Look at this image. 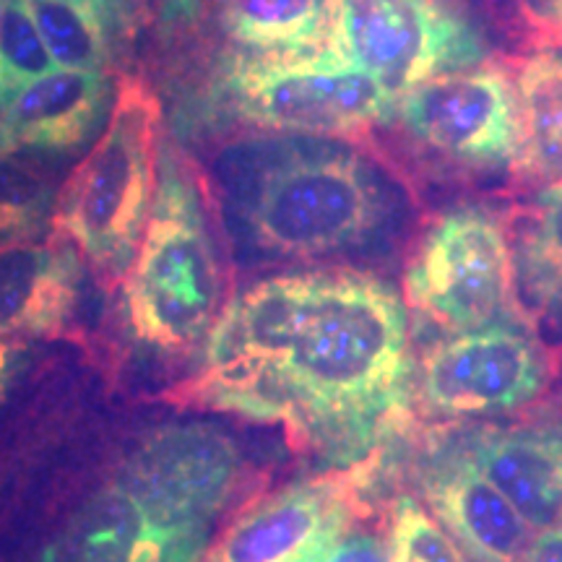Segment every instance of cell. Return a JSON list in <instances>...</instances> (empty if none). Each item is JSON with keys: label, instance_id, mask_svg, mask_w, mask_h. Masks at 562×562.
Returning a JSON list of instances; mask_svg holds the SVG:
<instances>
[{"label": "cell", "instance_id": "1", "mask_svg": "<svg viewBox=\"0 0 562 562\" xmlns=\"http://www.w3.org/2000/svg\"><path fill=\"white\" fill-rule=\"evenodd\" d=\"M409 315L355 269L292 271L232 297L182 404L284 427L292 446L351 467L396 430L412 398Z\"/></svg>", "mask_w": 562, "mask_h": 562}, {"label": "cell", "instance_id": "2", "mask_svg": "<svg viewBox=\"0 0 562 562\" xmlns=\"http://www.w3.org/2000/svg\"><path fill=\"white\" fill-rule=\"evenodd\" d=\"M209 191L243 263H281L368 248L402 211L378 165L328 136L232 140L211 159Z\"/></svg>", "mask_w": 562, "mask_h": 562}, {"label": "cell", "instance_id": "3", "mask_svg": "<svg viewBox=\"0 0 562 562\" xmlns=\"http://www.w3.org/2000/svg\"><path fill=\"white\" fill-rule=\"evenodd\" d=\"M240 480V453L216 427H161L76 508L42 562H199Z\"/></svg>", "mask_w": 562, "mask_h": 562}, {"label": "cell", "instance_id": "4", "mask_svg": "<svg viewBox=\"0 0 562 562\" xmlns=\"http://www.w3.org/2000/svg\"><path fill=\"white\" fill-rule=\"evenodd\" d=\"M159 117L149 83L123 76L102 136L55 199V237L79 250L108 292L128 273L149 222L159 178Z\"/></svg>", "mask_w": 562, "mask_h": 562}, {"label": "cell", "instance_id": "5", "mask_svg": "<svg viewBox=\"0 0 562 562\" xmlns=\"http://www.w3.org/2000/svg\"><path fill=\"white\" fill-rule=\"evenodd\" d=\"M224 305L220 250L199 186L165 154L149 222L123 279L128 331L138 344L180 355L209 339Z\"/></svg>", "mask_w": 562, "mask_h": 562}, {"label": "cell", "instance_id": "6", "mask_svg": "<svg viewBox=\"0 0 562 562\" xmlns=\"http://www.w3.org/2000/svg\"><path fill=\"white\" fill-rule=\"evenodd\" d=\"M224 94L240 121L305 136H349L396 117L398 94L318 47L232 60Z\"/></svg>", "mask_w": 562, "mask_h": 562}, {"label": "cell", "instance_id": "7", "mask_svg": "<svg viewBox=\"0 0 562 562\" xmlns=\"http://www.w3.org/2000/svg\"><path fill=\"white\" fill-rule=\"evenodd\" d=\"M318 50L383 81L393 94L484 58L476 26L442 0H326Z\"/></svg>", "mask_w": 562, "mask_h": 562}, {"label": "cell", "instance_id": "8", "mask_svg": "<svg viewBox=\"0 0 562 562\" xmlns=\"http://www.w3.org/2000/svg\"><path fill=\"white\" fill-rule=\"evenodd\" d=\"M404 297L453 334L516 311L513 235L503 214L482 203L442 211L406 266Z\"/></svg>", "mask_w": 562, "mask_h": 562}, {"label": "cell", "instance_id": "9", "mask_svg": "<svg viewBox=\"0 0 562 562\" xmlns=\"http://www.w3.org/2000/svg\"><path fill=\"white\" fill-rule=\"evenodd\" d=\"M550 381V355L533 334L518 323L492 321L427 349L419 398L442 417H487L531 404Z\"/></svg>", "mask_w": 562, "mask_h": 562}, {"label": "cell", "instance_id": "10", "mask_svg": "<svg viewBox=\"0 0 562 562\" xmlns=\"http://www.w3.org/2000/svg\"><path fill=\"white\" fill-rule=\"evenodd\" d=\"M396 121L419 146L467 167H513L516 100L501 66L446 70L398 97Z\"/></svg>", "mask_w": 562, "mask_h": 562}, {"label": "cell", "instance_id": "11", "mask_svg": "<svg viewBox=\"0 0 562 562\" xmlns=\"http://www.w3.org/2000/svg\"><path fill=\"white\" fill-rule=\"evenodd\" d=\"M355 505L349 474L286 484L248 505L222 531L209 562H292L321 552L349 529Z\"/></svg>", "mask_w": 562, "mask_h": 562}, {"label": "cell", "instance_id": "12", "mask_svg": "<svg viewBox=\"0 0 562 562\" xmlns=\"http://www.w3.org/2000/svg\"><path fill=\"white\" fill-rule=\"evenodd\" d=\"M110 91L102 70L55 68L30 81L0 108V154L81 149L100 128Z\"/></svg>", "mask_w": 562, "mask_h": 562}, {"label": "cell", "instance_id": "13", "mask_svg": "<svg viewBox=\"0 0 562 562\" xmlns=\"http://www.w3.org/2000/svg\"><path fill=\"white\" fill-rule=\"evenodd\" d=\"M83 258L63 237L0 245V336H55L79 297Z\"/></svg>", "mask_w": 562, "mask_h": 562}, {"label": "cell", "instance_id": "14", "mask_svg": "<svg viewBox=\"0 0 562 562\" xmlns=\"http://www.w3.org/2000/svg\"><path fill=\"white\" fill-rule=\"evenodd\" d=\"M425 495L435 518L476 562H516L529 544V524L467 453L438 463Z\"/></svg>", "mask_w": 562, "mask_h": 562}, {"label": "cell", "instance_id": "15", "mask_svg": "<svg viewBox=\"0 0 562 562\" xmlns=\"http://www.w3.org/2000/svg\"><path fill=\"white\" fill-rule=\"evenodd\" d=\"M463 453L508 497L531 531L562 526V432L544 427L484 430Z\"/></svg>", "mask_w": 562, "mask_h": 562}, {"label": "cell", "instance_id": "16", "mask_svg": "<svg viewBox=\"0 0 562 562\" xmlns=\"http://www.w3.org/2000/svg\"><path fill=\"white\" fill-rule=\"evenodd\" d=\"M516 157L513 170L539 186L562 182V47L526 53L513 70Z\"/></svg>", "mask_w": 562, "mask_h": 562}, {"label": "cell", "instance_id": "17", "mask_svg": "<svg viewBox=\"0 0 562 562\" xmlns=\"http://www.w3.org/2000/svg\"><path fill=\"white\" fill-rule=\"evenodd\" d=\"M516 311L562 315V182L542 186L531 220L513 237Z\"/></svg>", "mask_w": 562, "mask_h": 562}, {"label": "cell", "instance_id": "18", "mask_svg": "<svg viewBox=\"0 0 562 562\" xmlns=\"http://www.w3.org/2000/svg\"><path fill=\"white\" fill-rule=\"evenodd\" d=\"M326 0H224V26L256 53L307 50L321 42Z\"/></svg>", "mask_w": 562, "mask_h": 562}, {"label": "cell", "instance_id": "19", "mask_svg": "<svg viewBox=\"0 0 562 562\" xmlns=\"http://www.w3.org/2000/svg\"><path fill=\"white\" fill-rule=\"evenodd\" d=\"M55 66L102 70L110 58L108 19L87 0H30Z\"/></svg>", "mask_w": 562, "mask_h": 562}, {"label": "cell", "instance_id": "20", "mask_svg": "<svg viewBox=\"0 0 562 562\" xmlns=\"http://www.w3.org/2000/svg\"><path fill=\"white\" fill-rule=\"evenodd\" d=\"M55 68L30 0H0V108L21 87Z\"/></svg>", "mask_w": 562, "mask_h": 562}, {"label": "cell", "instance_id": "21", "mask_svg": "<svg viewBox=\"0 0 562 562\" xmlns=\"http://www.w3.org/2000/svg\"><path fill=\"white\" fill-rule=\"evenodd\" d=\"M50 180L24 161L0 154V240H26L55 211Z\"/></svg>", "mask_w": 562, "mask_h": 562}, {"label": "cell", "instance_id": "22", "mask_svg": "<svg viewBox=\"0 0 562 562\" xmlns=\"http://www.w3.org/2000/svg\"><path fill=\"white\" fill-rule=\"evenodd\" d=\"M391 562H467L451 531L414 497H398L391 513Z\"/></svg>", "mask_w": 562, "mask_h": 562}, {"label": "cell", "instance_id": "23", "mask_svg": "<svg viewBox=\"0 0 562 562\" xmlns=\"http://www.w3.org/2000/svg\"><path fill=\"white\" fill-rule=\"evenodd\" d=\"M321 562H391L389 544L368 531H341Z\"/></svg>", "mask_w": 562, "mask_h": 562}, {"label": "cell", "instance_id": "24", "mask_svg": "<svg viewBox=\"0 0 562 562\" xmlns=\"http://www.w3.org/2000/svg\"><path fill=\"white\" fill-rule=\"evenodd\" d=\"M516 562H562V526L533 533Z\"/></svg>", "mask_w": 562, "mask_h": 562}, {"label": "cell", "instance_id": "25", "mask_svg": "<svg viewBox=\"0 0 562 562\" xmlns=\"http://www.w3.org/2000/svg\"><path fill=\"white\" fill-rule=\"evenodd\" d=\"M526 16L562 45V0H521Z\"/></svg>", "mask_w": 562, "mask_h": 562}, {"label": "cell", "instance_id": "26", "mask_svg": "<svg viewBox=\"0 0 562 562\" xmlns=\"http://www.w3.org/2000/svg\"><path fill=\"white\" fill-rule=\"evenodd\" d=\"M19 355H21V344L13 341V336H0V396H3L5 385L11 383Z\"/></svg>", "mask_w": 562, "mask_h": 562}, {"label": "cell", "instance_id": "27", "mask_svg": "<svg viewBox=\"0 0 562 562\" xmlns=\"http://www.w3.org/2000/svg\"><path fill=\"white\" fill-rule=\"evenodd\" d=\"M87 3L94 5V9H100L104 16H112V11H115V0H87Z\"/></svg>", "mask_w": 562, "mask_h": 562}, {"label": "cell", "instance_id": "28", "mask_svg": "<svg viewBox=\"0 0 562 562\" xmlns=\"http://www.w3.org/2000/svg\"><path fill=\"white\" fill-rule=\"evenodd\" d=\"M326 550H328V547H326ZM326 550H321V552H311V554H305V558L292 560V562H321V560H323V554H326Z\"/></svg>", "mask_w": 562, "mask_h": 562}]
</instances>
